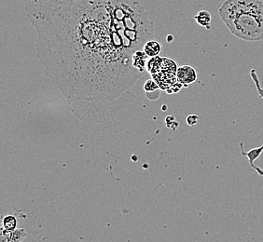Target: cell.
<instances>
[{
    "mask_svg": "<svg viewBox=\"0 0 263 242\" xmlns=\"http://www.w3.org/2000/svg\"><path fill=\"white\" fill-rule=\"evenodd\" d=\"M218 15L229 31L239 39L263 41V2L261 0H225Z\"/></svg>",
    "mask_w": 263,
    "mask_h": 242,
    "instance_id": "7a4b0ae2",
    "label": "cell"
},
{
    "mask_svg": "<svg viewBox=\"0 0 263 242\" xmlns=\"http://www.w3.org/2000/svg\"><path fill=\"white\" fill-rule=\"evenodd\" d=\"M144 90L147 93V98L151 100H156L160 96V91H162L157 83L153 79H149L145 83Z\"/></svg>",
    "mask_w": 263,
    "mask_h": 242,
    "instance_id": "52a82bcc",
    "label": "cell"
},
{
    "mask_svg": "<svg viewBox=\"0 0 263 242\" xmlns=\"http://www.w3.org/2000/svg\"><path fill=\"white\" fill-rule=\"evenodd\" d=\"M17 218L13 215H7L2 219V228L1 233L2 235H6L8 233L12 232L17 229Z\"/></svg>",
    "mask_w": 263,
    "mask_h": 242,
    "instance_id": "ba28073f",
    "label": "cell"
},
{
    "mask_svg": "<svg viewBox=\"0 0 263 242\" xmlns=\"http://www.w3.org/2000/svg\"><path fill=\"white\" fill-rule=\"evenodd\" d=\"M183 87L184 86H183L182 84L177 81V83H175L166 92L167 93H169V94H171V93H177L178 91H181V89H182Z\"/></svg>",
    "mask_w": 263,
    "mask_h": 242,
    "instance_id": "7c38bea8",
    "label": "cell"
},
{
    "mask_svg": "<svg viewBox=\"0 0 263 242\" xmlns=\"http://www.w3.org/2000/svg\"><path fill=\"white\" fill-rule=\"evenodd\" d=\"M177 81L183 86L187 87L197 80L196 70L191 66H182L178 67L177 73Z\"/></svg>",
    "mask_w": 263,
    "mask_h": 242,
    "instance_id": "5b68a950",
    "label": "cell"
},
{
    "mask_svg": "<svg viewBox=\"0 0 263 242\" xmlns=\"http://www.w3.org/2000/svg\"><path fill=\"white\" fill-rule=\"evenodd\" d=\"M250 75H251V77H252L254 83H255V85H256V88H257V90H258V95L260 96L261 99H263V88L261 87V85H260V81L258 79V75H257V71L255 70V69H252L251 72H250ZM240 147H241V149H242V155L248 157L250 167L253 168L254 170H256V172H258L259 175L263 176L262 170L254 165V162H256L258 157L261 156V154L263 153V145L261 147L254 148V149H251L250 151L248 152L243 151V145H242V144H240Z\"/></svg>",
    "mask_w": 263,
    "mask_h": 242,
    "instance_id": "277c9868",
    "label": "cell"
},
{
    "mask_svg": "<svg viewBox=\"0 0 263 242\" xmlns=\"http://www.w3.org/2000/svg\"><path fill=\"white\" fill-rule=\"evenodd\" d=\"M161 51H162V46L159 42L155 41H148L144 47V51L151 58L159 56V53L161 52Z\"/></svg>",
    "mask_w": 263,
    "mask_h": 242,
    "instance_id": "30bf717a",
    "label": "cell"
},
{
    "mask_svg": "<svg viewBox=\"0 0 263 242\" xmlns=\"http://www.w3.org/2000/svg\"><path fill=\"white\" fill-rule=\"evenodd\" d=\"M45 76L68 104L113 101L143 73L134 55L154 35L139 0H25Z\"/></svg>",
    "mask_w": 263,
    "mask_h": 242,
    "instance_id": "6da1fadb",
    "label": "cell"
},
{
    "mask_svg": "<svg viewBox=\"0 0 263 242\" xmlns=\"http://www.w3.org/2000/svg\"><path fill=\"white\" fill-rule=\"evenodd\" d=\"M26 235L27 234H26V231L25 229L17 228L14 231L8 233L6 235H2V236L6 237L7 242H22L25 239Z\"/></svg>",
    "mask_w": 263,
    "mask_h": 242,
    "instance_id": "8fae6325",
    "label": "cell"
},
{
    "mask_svg": "<svg viewBox=\"0 0 263 242\" xmlns=\"http://www.w3.org/2000/svg\"><path fill=\"white\" fill-rule=\"evenodd\" d=\"M171 41H173V35H168L167 41H168V42H171Z\"/></svg>",
    "mask_w": 263,
    "mask_h": 242,
    "instance_id": "5bb4252c",
    "label": "cell"
},
{
    "mask_svg": "<svg viewBox=\"0 0 263 242\" xmlns=\"http://www.w3.org/2000/svg\"><path fill=\"white\" fill-rule=\"evenodd\" d=\"M199 117L196 115H191L187 117V123L190 126H195L197 124Z\"/></svg>",
    "mask_w": 263,
    "mask_h": 242,
    "instance_id": "4fadbf2b",
    "label": "cell"
},
{
    "mask_svg": "<svg viewBox=\"0 0 263 242\" xmlns=\"http://www.w3.org/2000/svg\"><path fill=\"white\" fill-rule=\"evenodd\" d=\"M148 56L146 54V52L144 51H138L135 53L134 55V60H133V65L134 67L141 72L144 73L146 68H147V58Z\"/></svg>",
    "mask_w": 263,
    "mask_h": 242,
    "instance_id": "8992f818",
    "label": "cell"
},
{
    "mask_svg": "<svg viewBox=\"0 0 263 242\" xmlns=\"http://www.w3.org/2000/svg\"><path fill=\"white\" fill-rule=\"evenodd\" d=\"M177 69L176 62L166 57H153L147 64V72L162 91H168L177 83Z\"/></svg>",
    "mask_w": 263,
    "mask_h": 242,
    "instance_id": "3957f363",
    "label": "cell"
},
{
    "mask_svg": "<svg viewBox=\"0 0 263 242\" xmlns=\"http://www.w3.org/2000/svg\"><path fill=\"white\" fill-rule=\"evenodd\" d=\"M194 20L196 21L199 26L204 27L205 29L209 30L211 28V20H212V17L210 12L208 10H201L198 12L197 15H195L194 17Z\"/></svg>",
    "mask_w": 263,
    "mask_h": 242,
    "instance_id": "9c48e42d",
    "label": "cell"
}]
</instances>
